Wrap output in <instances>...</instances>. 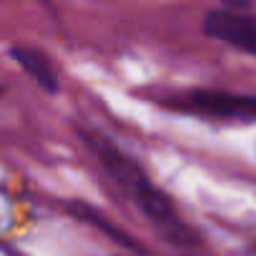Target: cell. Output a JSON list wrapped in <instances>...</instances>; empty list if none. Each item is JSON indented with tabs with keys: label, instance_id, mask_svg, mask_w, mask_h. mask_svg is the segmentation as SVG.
I'll return each instance as SVG.
<instances>
[{
	"label": "cell",
	"instance_id": "obj_1",
	"mask_svg": "<svg viewBox=\"0 0 256 256\" xmlns=\"http://www.w3.org/2000/svg\"><path fill=\"white\" fill-rule=\"evenodd\" d=\"M80 136L86 141V146L98 156V161L103 164V168L131 194V198L136 201V206L161 228H166L171 236H176V241H186V231L184 226L178 224L176 218V211H174V204L171 198L156 188L148 176L144 174V168L134 161V158H128L120 148H116L110 141H106L103 136L98 134H90L86 131V128H80Z\"/></svg>",
	"mask_w": 256,
	"mask_h": 256
},
{
	"label": "cell",
	"instance_id": "obj_2",
	"mask_svg": "<svg viewBox=\"0 0 256 256\" xmlns=\"http://www.w3.org/2000/svg\"><path fill=\"white\" fill-rule=\"evenodd\" d=\"M178 110H188L206 118L224 120H256V96H241L214 88H196L171 103Z\"/></svg>",
	"mask_w": 256,
	"mask_h": 256
},
{
	"label": "cell",
	"instance_id": "obj_3",
	"mask_svg": "<svg viewBox=\"0 0 256 256\" xmlns=\"http://www.w3.org/2000/svg\"><path fill=\"white\" fill-rule=\"evenodd\" d=\"M204 33L214 40L228 43L244 53L256 56V18L238 10H211L204 20Z\"/></svg>",
	"mask_w": 256,
	"mask_h": 256
},
{
	"label": "cell",
	"instance_id": "obj_4",
	"mask_svg": "<svg viewBox=\"0 0 256 256\" xmlns=\"http://www.w3.org/2000/svg\"><path fill=\"white\" fill-rule=\"evenodd\" d=\"M10 58L30 76V80H36L46 93H58V76L50 66V60L36 50V48H28V46H13L10 48Z\"/></svg>",
	"mask_w": 256,
	"mask_h": 256
},
{
	"label": "cell",
	"instance_id": "obj_5",
	"mask_svg": "<svg viewBox=\"0 0 256 256\" xmlns=\"http://www.w3.org/2000/svg\"><path fill=\"white\" fill-rule=\"evenodd\" d=\"M68 211H70L73 216L83 218V221H90L93 226H100V228H103L106 234H110L116 241H120V244H128V246H134V248H136V244H134L131 238H128L126 234H120V231H116L110 224H106V221H103V216H100V214H96L90 206H86V204H80V201H73V204H68Z\"/></svg>",
	"mask_w": 256,
	"mask_h": 256
},
{
	"label": "cell",
	"instance_id": "obj_6",
	"mask_svg": "<svg viewBox=\"0 0 256 256\" xmlns=\"http://www.w3.org/2000/svg\"><path fill=\"white\" fill-rule=\"evenodd\" d=\"M251 3H254V0H226V6H228L231 10H246Z\"/></svg>",
	"mask_w": 256,
	"mask_h": 256
}]
</instances>
